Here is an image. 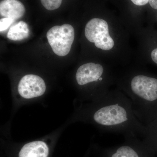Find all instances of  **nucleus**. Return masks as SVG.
I'll return each mask as SVG.
<instances>
[{
    "mask_svg": "<svg viewBox=\"0 0 157 157\" xmlns=\"http://www.w3.org/2000/svg\"><path fill=\"white\" fill-rule=\"evenodd\" d=\"M131 144H128L118 147L110 157H140L138 151Z\"/></svg>",
    "mask_w": 157,
    "mask_h": 157,
    "instance_id": "nucleus-10",
    "label": "nucleus"
},
{
    "mask_svg": "<svg viewBox=\"0 0 157 157\" xmlns=\"http://www.w3.org/2000/svg\"><path fill=\"white\" fill-rule=\"evenodd\" d=\"M76 79L77 84L80 86L94 83L107 93L111 84L115 83V75L107 66L88 63L78 67L76 71Z\"/></svg>",
    "mask_w": 157,
    "mask_h": 157,
    "instance_id": "nucleus-3",
    "label": "nucleus"
},
{
    "mask_svg": "<svg viewBox=\"0 0 157 157\" xmlns=\"http://www.w3.org/2000/svg\"><path fill=\"white\" fill-rule=\"evenodd\" d=\"M49 149L44 141H33L22 147L18 154V157H48Z\"/></svg>",
    "mask_w": 157,
    "mask_h": 157,
    "instance_id": "nucleus-8",
    "label": "nucleus"
},
{
    "mask_svg": "<svg viewBox=\"0 0 157 157\" xmlns=\"http://www.w3.org/2000/svg\"><path fill=\"white\" fill-rule=\"evenodd\" d=\"M149 3L153 9L157 10V0H150Z\"/></svg>",
    "mask_w": 157,
    "mask_h": 157,
    "instance_id": "nucleus-15",
    "label": "nucleus"
},
{
    "mask_svg": "<svg viewBox=\"0 0 157 157\" xmlns=\"http://www.w3.org/2000/svg\"><path fill=\"white\" fill-rule=\"evenodd\" d=\"M29 35L28 25L25 21H20L13 25L9 29L7 38L13 41H18L26 39Z\"/></svg>",
    "mask_w": 157,
    "mask_h": 157,
    "instance_id": "nucleus-9",
    "label": "nucleus"
},
{
    "mask_svg": "<svg viewBox=\"0 0 157 157\" xmlns=\"http://www.w3.org/2000/svg\"><path fill=\"white\" fill-rule=\"evenodd\" d=\"M150 0H131L133 4L137 6H145L149 2Z\"/></svg>",
    "mask_w": 157,
    "mask_h": 157,
    "instance_id": "nucleus-13",
    "label": "nucleus"
},
{
    "mask_svg": "<svg viewBox=\"0 0 157 157\" xmlns=\"http://www.w3.org/2000/svg\"><path fill=\"white\" fill-rule=\"evenodd\" d=\"M85 36L97 48L107 53L111 52L115 48L116 42L110 24L105 20L100 18L90 20L86 25Z\"/></svg>",
    "mask_w": 157,
    "mask_h": 157,
    "instance_id": "nucleus-4",
    "label": "nucleus"
},
{
    "mask_svg": "<svg viewBox=\"0 0 157 157\" xmlns=\"http://www.w3.org/2000/svg\"><path fill=\"white\" fill-rule=\"evenodd\" d=\"M46 36L53 52L59 56H64L70 52L75 38V31L72 25L65 24L52 28Z\"/></svg>",
    "mask_w": 157,
    "mask_h": 157,
    "instance_id": "nucleus-5",
    "label": "nucleus"
},
{
    "mask_svg": "<svg viewBox=\"0 0 157 157\" xmlns=\"http://www.w3.org/2000/svg\"><path fill=\"white\" fill-rule=\"evenodd\" d=\"M15 21V20L11 18L4 17L0 20V31L4 32L9 28V27Z\"/></svg>",
    "mask_w": 157,
    "mask_h": 157,
    "instance_id": "nucleus-12",
    "label": "nucleus"
},
{
    "mask_svg": "<svg viewBox=\"0 0 157 157\" xmlns=\"http://www.w3.org/2000/svg\"><path fill=\"white\" fill-rule=\"evenodd\" d=\"M118 88L130 99L135 115L140 122H149L154 117L157 103V78L143 70L132 69L115 76Z\"/></svg>",
    "mask_w": 157,
    "mask_h": 157,
    "instance_id": "nucleus-2",
    "label": "nucleus"
},
{
    "mask_svg": "<svg viewBox=\"0 0 157 157\" xmlns=\"http://www.w3.org/2000/svg\"><path fill=\"white\" fill-rule=\"evenodd\" d=\"M17 89L22 98L31 99L42 95L46 90V85L44 80L40 76L28 74L21 78Z\"/></svg>",
    "mask_w": 157,
    "mask_h": 157,
    "instance_id": "nucleus-6",
    "label": "nucleus"
},
{
    "mask_svg": "<svg viewBox=\"0 0 157 157\" xmlns=\"http://www.w3.org/2000/svg\"><path fill=\"white\" fill-rule=\"evenodd\" d=\"M42 6L49 11L56 10L61 5L62 0H41Z\"/></svg>",
    "mask_w": 157,
    "mask_h": 157,
    "instance_id": "nucleus-11",
    "label": "nucleus"
},
{
    "mask_svg": "<svg viewBox=\"0 0 157 157\" xmlns=\"http://www.w3.org/2000/svg\"><path fill=\"white\" fill-rule=\"evenodd\" d=\"M25 9L18 0H3L0 4V14L2 16L14 20L23 16Z\"/></svg>",
    "mask_w": 157,
    "mask_h": 157,
    "instance_id": "nucleus-7",
    "label": "nucleus"
},
{
    "mask_svg": "<svg viewBox=\"0 0 157 157\" xmlns=\"http://www.w3.org/2000/svg\"><path fill=\"white\" fill-rule=\"evenodd\" d=\"M92 108V121L107 133L126 137L146 135L147 126L135 115L130 99L118 88L109 90Z\"/></svg>",
    "mask_w": 157,
    "mask_h": 157,
    "instance_id": "nucleus-1",
    "label": "nucleus"
},
{
    "mask_svg": "<svg viewBox=\"0 0 157 157\" xmlns=\"http://www.w3.org/2000/svg\"><path fill=\"white\" fill-rule=\"evenodd\" d=\"M152 60L157 65V48L152 51L151 53Z\"/></svg>",
    "mask_w": 157,
    "mask_h": 157,
    "instance_id": "nucleus-14",
    "label": "nucleus"
}]
</instances>
